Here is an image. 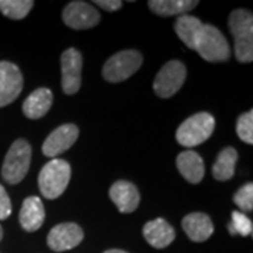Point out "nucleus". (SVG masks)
<instances>
[{"label": "nucleus", "instance_id": "20e7f679", "mask_svg": "<svg viewBox=\"0 0 253 253\" xmlns=\"http://www.w3.org/2000/svg\"><path fill=\"white\" fill-rule=\"evenodd\" d=\"M214 128H215L214 117L210 113L201 111L181 123L176 132V139L181 146L193 148L206 142L212 135Z\"/></svg>", "mask_w": 253, "mask_h": 253}, {"label": "nucleus", "instance_id": "f8f14e48", "mask_svg": "<svg viewBox=\"0 0 253 253\" xmlns=\"http://www.w3.org/2000/svg\"><path fill=\"white\" fill-rule=\"evenodd\" d=\"M79 136V128L75 124H63L54 129L42 144V154L48 158H56L72 146Z\"/></svg>", "mask_w": 253, "mask_h": 253}, {"label": "nucleus", "instance_id": "a878e982", "mask_svg": "<svg viewBox=\"0 0 253 253\" xmlns=\"http://www.w3.org/2000/svg\"><path fill=\"white\" fill-rule=\"evenodd\" d=\"M11 201L4 187L0 184V221L7 219L11 214Z\"/></svg>", "mask_w": 253, "mask_h": 253}, {"label": "nucleus", "instance_id": "412c9836", "mask_svg": "<svg viewBox=\"0 0 253 253\" xmlns=\"http://www.w3.org/2000/svg\"><path fill=\"white\" fill-rule=\"evenodd\" d=\"M201 26H203V23L197 17L183 14V16H179L176 20L174 31H176L177 37L183 41V44L190 49H193L196 38H197L200 30H201Z\"/></svg>", "mask_w": 253, "mask_h": 253}, {"label": "nucleus", "instance_id": "c85d7f7f", "mask_svg": "<svg viewBox=\"0 0 253 253\" xmlns=\"http://www.w3.org/2000/svg\"><path fill=\"white\" fill-rule=\"evenodd\" d=\"M1 238H3V228L0 225V241H1Z\"/></svg>", "mask_w": 253, "mask_h": 253}, {"label": "nucleus", "instance_id": "7ed1b4c3", "mask_svg": "<svg viewBox=\"0 0 253 253\" xmlns=\"http://www.w3.org/2000/svg\"><path fill=\"white\" fill-rule=\"evenodd\" d=\"M193 49L207 62H225L231 56V48L224 34L211 24L201 26Z\"/></svg>", "mask_w": 253, "mask_h": 253}, {"label": "nucleus", "instance_id": "6ab92c4d", "mask_svg": "<svg viewBox=\"0 0 253 253\" xmlns=\"http://www.w3.org/2000/svg\"><path fill=\"white\" fill-rule=\"evenodd\" d=\"M149 9L155 14L169 17V16H183L199 6L197 0H151L148 1Z\"/></svg>", "mask_w": 253, "mask_h": 253}, {"label": "nucleus", "instance_id": "39448f33", "mask_svg": "<svg viewBox=\"0 0 253 253\" xmlns=\"http://www.w3.org/2000/svg\"><path fill=\"white\" fill-rule=\"evenodd\" d=\"M31 165V145L26 139L14 141L1 166V177L9 184H18L26 177Z\"/></svg>", "mask_w": 253, "mask_h": 253}, {"label": "nucleus", "instance_id": "6e6552de", "mask_svg": "<svg viewBox=\"0 0 253 253\" xmlns=\"http://www.w3.org/2000/svg\"><path fill=\"white\" fill-rule=\"evenodd\" d=\"M63 23L73 30H87L100 23L97 10L86 1H71L65 6L62 13Z\"/></svg>", "mask_w": 253, "mask_h": 253}, {"label": "nucleus", "instance_id": "2eb2a0df", "mask_svg": "<svg viewBox=\"0 0 253 253\" xmlns=\"http://www.w3.org/2000/svg\"><path fill=\"white\" fill-rule=\"evenodd\" d=\"M144 238L151 246L156 249H163L174 241L176 232L173 226L163 218H156L145 224Z\"/></svg>", "mask_w": 253, "mask_h": 253}, {"label": "nucleus", "instance_id": "b1692460", "mask_svg": "<svg viewBox=\"0 0 253 253\" xmlns=\"http://www.w3.org/2000/svg\"><path fill=\"white\" fill-rule=\"evenodd\" d=\"M236 132L245 144H253V111L249 110L248 113L242 114L238 118L236 123Z\"/></svg>", "mask_w": 253, "mask_h": 253}, {"label": "nucleus", "instance_id": "1a4fd4ad", "mask_svg": "<svg viewBox=\"0 0 253 253\" xmlns=\"http://www.w3.org/2000/svg\"><path fill=\"white\" fill-rule=\"evenodd\" d=\"M82 54L75 48H68L61 56L62 90L65 94H75L82 84Z\"/></svg>", "mask_w": 253, "mask_h": 253}, {"label": "nucleus", "instance_id": "5701e85b", "mask_svg": "<svg viewBox=\"0 0 253 253\" xmlns=\"http://www.w3.org/2000/svg\"><path fill=\"white\" fill-rule=\"evenodd\" d=\"M228 228H229L231 235L239 234L242 236H252V219L248 218V215H245L244 212H241V211H234L232 212V221L228 225Z\"/></svg>", "mask_w": 253, "mask_h": 253}, {"label": "nucleus", "instance_id": "dca6fc26", "mask_svg": "<svg viewBox=\"0 0 253 253\" xmlns=\"http://www.w3.org/2000/svg\"><path fill=\"white\" fill-rule=\"evenodd\" d=\"M186 235L193 242H204L214 232V225L211 218L204 212H191L181 221Z\"/></svg>", "mask_w": 253, "mask_h": 253}, {"label": "nucleus", "instance_id": "aec40b11", "mask_svg": "<svg viewBox=\"0 0 253 253\" xmlns=\"http://www.w3.org/2000/svg\"><path fill=\"white\" fill-rule=\"evenodd\" d=\"M236 161H238V152L235 148L228 146L225 149H222L212 166L214 179H217L218 181L229 180L235 173Z\"/></svg>", "mask_w": 253, "mask_h": 253}, {"label": "nucleus", "instance_id": "423d86ee", "mask_svg": "<svg viewBox=\"0 0 253 253\" xmlns=\"http://www.w3.org/2000/svg\"><path fill=\"white\" fill-rule=\"evenodd\" d=\"M142 55L135 49H126L113 55L103 66V78L111 83H118L131 78L142 65Z\"/></svg>", "mask_w": 253, "mask_h": 253}, {"label": "nucleus", "instance_id": "4be33fe9", "mask_svg": "<svg viewBox=\"0 0 253 253\" xmlns=\"http://www.w3.org/2000/svg\"><path fill=\"white\" fill-rule=\"evenodd\" d=\"M34 6L31 0H0V11L11 20H23L27 17Z\"/></svg>", "mask_w": 253, "mask_h": 253}, {"label": "nucleus", "instance_id": "393cba45", "mask_svg": "<svg viewBox=\"0 0 253 253\" xmlns=\"http://www.w3.org/2000/svg\"><path fill=\"white\" fill-rule=\"evenodd\" d=\"M234 203L242 210V212H251L253 210V184L246 183L234 196Z\"/></svg>", "mask_w": 253, "mask_h": 253}, {"label": "nucleus", "instance_id": "9d476101", "mask_svg": "<svg viewBox=\"0 0 253 253\" xmlns=\"http://www.w3.org/2000/svg\"><path fill=\"white\" fill-rule=\"evenodd\" d=\"M23 90V73L17 65L0 62V107H6L20 96Z\"/></svg>", "mask_w": 253, "mask_h": 253}, {"label": "nucleus", "instance_id": "0eeeda50", "mask_svg": "<svg viewBox=\"0 0 253 253\" xmlns=\"http://www.w3.org/2000/svg\"><path fill=\"white\" fill-rule=\"evenodd\" d=\"M187 76V69L180 61H169L158 72L154 82V90L158 97L169 99L180 90Z\"/></svg>", "mask_w": 253, "mask_h": 253}, {"label": "nucleus", "instance_id": "a211bd4d", "mask_svg": "<svg viewBox=\"0 0 253 253\" xmlns=\"http://www.w3.org/2000/svg\"><path fill=\"white\" fill-rule=\"evenodd\" d=\"M52 101H54L52 91L46 87H40L33 91L23 103V113L27 118L38 120V118L44 117L49 111Z\"/></svg>", "mask_w": 253, "mask_h": 253}, {"label": "nucleus", "instance_id": "9b49d317", "mask_svg": "<svg viewBox=\"0 0 253 253\" xmlns=\"http://www.w3.org/2000/svg\"><path fill=\"white\" fill-rule=\"evenodd\" d=\"M83 241V231L75 222H63L54 226L48 234V246L54 252H65L76 248Z\"/></svg>", "mask_w": 253, "mask_h": 253}, {"label": "nucleus", "instance_id": "f257e3e1", "mask_svg": "<svg viewBox=\"0 0 253 253\" xmlns=\"http://www.w3.org/2000/svg\"><path fill=\"white\" fill-rule=\"evenodd\" d=\"M235 41L236 59L242 63L253 61V16L249 10H234L228 20Z\"/></svg>", "mask_w": 253, "mask_h": 253}, {"label": "nucleus", "instance_id": "cd10ccee", "mask_svg": "<svg viewBox=\"0 0 253 253\" xmlns=\"http://www.w3.org/2000/svg\"><path fill=\"white\" fill-rule=\"evenodd\" d=\"M104 253H128L124 252V251H120V249H110V251H106Z\"/></svg>", "mask_w": 253, "mask_h": 253}, {"label": "nucleus", "instance_id": "f03ea898", "mask_svg": "<svg viewBox=\"0 0 253 253\" xmlns=\"http://www.w3.org/2000/svg\"><path fill=\"white\" fill-rule=\"evenodd\" d=\"M71 180V165L55 158L45 163L38 174V187L41 194L48 200L58 199L66 190Z\"/></svg>", "mask_w": 253, "mask_h": 253}, {"label": "nucleus", "instance_id": "f3484780", "mask_svg": "<svg viewBox=\"0 0 253 253\" xmlns=\"http://www.w3.org/2000/svg\"><path fill=\"white\" fill-rule=\"evenodd\" d=\"M176 166L180 174L191 184H197L204 179V162L197 152L184 151L176 158Z\"/></svg>", "mask_w": 253, "mask_h": 253}, {"label": "nucleus", "instance_id": "ddd939ff", "mask_svg": "<svg viewBox=\"0 0 253 253\" xmlns=\"http://www.w3.org/2000/svg\"><path fill=\"white\" fill-rule=\"evenodd\" d=\"M110 199L117 206L120 212H132L139 206V191L132 183L126 180L116 181L110 189Z\"/></svg>", "mask_w": 253, "mask_h": 253}, {"label": "nucleus", "instance_id": "bb28decb", "mask_svg": "<svg viewBox=\"0 0 253 253\" xmlns=\"http://www.w3.org/2000/svg\"><path fill=\"white\" fill-rule=\"evenodd\" d=\"M94 4L100 6L106 11H116L123 7V1H120V0H96Z\"/></svg>", "mask_w": 253, "mask_h": 253}, {"label": "nucleus", "instance_id": "4468645a", "mask_svg": "<svg viewBox=\"0 0 253 253\" xmlns=\"http://www.w3.org/2000/svg\"><path fill=\"white\" fill-rule=\"evenodd\" d=\"M44 219H45V208L40 197L31 196L23 201V206L18 214V221L24 231L34 232L40 229L44 224Z\"/></svg>", "mask_w": 253, "mask_h": 253}]
</instances>
